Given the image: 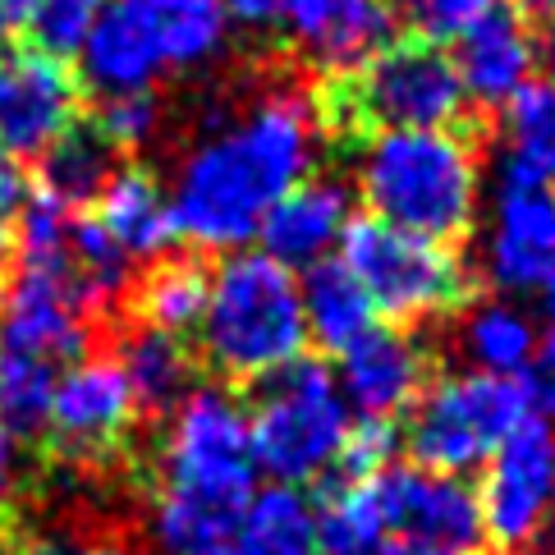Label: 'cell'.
Returning <instances> with one entry per match:
<instances>
[{
	"instance_id": "2",
	"label": "cell",
	"mask_w": 555,
	"mask_h": 555,
	"mask_svg": "<svg viewBox=\"0 0 555 555\" xmlns=\"http://www.w3.org/2000/svg\"><path fill=\"white\" fill-rule=\"evenodd\" d=\"M253 436L248 413L221 386H193L170 413L156 460L152 532L166 555H230L240 514L253 501Z\"/></svg>"
},
{
	"instance_id": "34",
	"label": "cell",
	"mask_w": 555,
	"mask_h": 555,
	"mask_svg": "<svg viewBox=\"0 0 555 555\" xmlns=\"http://www.w3.org/2000/svg\"><path fill=\"white\" fill-rule=\"evenodd\" d=\"M221 10H230L248 28H267L281 18V0H221Z\"/></svg>"
},
{
	"instance_id": "22",
	"label": "cell",
	"mask_w": 555,
	"mask_h": 555,
	"mask_svg": "<svg viewBox=\"0 0 555 555\" xmlns=\"http://www.w3.org/2000/svg\"><path fill=\"white\" fill-rule=\"evenodd\" d=\"M207 285H211V275L197 257H156L143 281L129 285L120 312L189 340L197 322H203Z\"/></svg>"
},
{
	"instance_id": "21",
	"label": "cell",
	"mask_w": 555,
	"mask_h": 555,
	"mask_svg": "<svg viewBox=\"0 0 555 555\" xmlns=\"http://www.w3.org/2000/svg\"><path fill=\"white\" fill-rule=\"evenodd\" d=\"M501 180L555 189V78H532L501 106Z\"/></svg>"
},
{
	"instance_id": "29",
	"label": "cell",
	"mask_w": 555,
	"mask_h": 555,
	"mask_svg": "<svg viewBox=\"0 0 555 555\" xmlns=\"http://www.w3.org/2000/svg\"><path fill=\"white\" fill-rule=\"evenodd\" d=\"M88 120L102 129L125 156H133V152H143L156 133H162L166 106H162V96H156L152 88H143V92H115V96H96V106L88 111Z\"/></svg>"
},
{
	"instance_id": "38",
	"label": "cell",
	"mask_w": 555,
	"mask_h": 555,
	"mask_svg": "<svg viewBox=\"0 0 555 555\" xmlns=\"http://www.w3.org/2000/svg\"><path fill=\"white\" fill-rule=\"evenodd\" d=\"M10 257H14V230H10V216L0 211V275L10 271Z\"/></svg>"
},
{
	"instance_id": "43",
	"label": "cell",
	"mask_w": 555,
	"mask_h": 555,
	"mask_svg": "<svg viewBox=\"0 0 555 555\" xmlns=\"http://www.w3.org/2000/svg\"><path fill=\"white\" fill-rule=\"evenodd\" d=\"M495 555H509V551H495Z\"/></svg>"
},
{
	"instance_id": "4",
	"label": "cell",
	"mask_w": 555,
	"mask_h": 555,
	"mask_svg": "<svg viewBox=\"0 0 555 555\" xmlns=\"http://www.w3.org/2000/svg\"><path fill=\"white\" fill-rule=\"evenodd\" d=\"M317 125L331 138L363 143L372 133L464 129L468 92L441 42L395 37L345 74H322L312 88Z\"/></svg>"
},
{
	"instance_id": "28",
	"label": "cell",
	"mask_w": 555,
	"mask_h": 555,
	"mask_svg": "<svg viewBox=\"0 0 555 555\" xmlns=\"http://www.w3.org/2000/svg\"><path fill=\"white\" fill-rule=\"evenodd\" d=\"M106 10V0H37V10L28 18V28L18 33L14 47L42 51L51 61H74L83 51L88 33L96 24V14Z\"/></svg>"
},
{
	"instance_id": "37",
	"label": "cell",
	"mask_w": 555,
	"mask_h": 555,
	"mask_svg": "<svg viewBox=\"0 0 555 555\" xmlns=\"http://www.w3.org/2000/svg\"><path fill=\"white\" fill-rule=\"evenodd\" d=\"M65 555H138L133 546H125V542H88V546H69Z\"/></svg>"
},
{
	"instance_id": "3",
	"label": "cell",
	"mask_w": 555,
	"mask_h": 555,
	"mask_svg": "<svg viewBox=\"0 0 555 555\" xmlns=\"http://www.w3.org/2000/svg\"><path fill=\"white\" fill-rule=\"evenodd\" d=\"M359 193L376 221L450 244L482 207V156L468 129H404L359 143Z\"/></svg>"
},
{
	"instance_id": "13",
	"label": "cell",
	"mask_w": 555,
	"mask_h": 555,
	"mask_svg": "<svg viewBox=\"0 0 555 555\" xmlns=\"http://www.w3.org/2000/svg\"><path fill=\"white\" fill-rule=\"evenodd\" d=\"M487 281L505 294H532L551 281L555 271V193L532 184L495 189L487 248H482Z\"/></svg>"
},
{
	"instance_id": "27",
	"label": "cell",
	"mask_w": 555,
	"mask_h": 555,
	"mask_svg": "<svg viewBox=\"0 0 555 555\" xmlns=\"http://www.w3.org/2000/svg\"><path fill=\"white\" fill-rule=\"evenodd\" d=\"M147 14L166 55V69L203 65L225 42L221 0H147Z\"/></svg>"
},
{
	"instance_id": "11",
	"label": "cell",
	"mask_w": 555,
	"mask_h": 555,
	"mask_svg": "<svg viewBox=\"0 0 555 555\" xmlns=\"http://www.w3.org/2000/svg\"><path fill=\"white\" fill-rule=\"evenodd\" d=\"M83 115V78L28 47H0V143L37 162Z\"/></svg>"
},
{
	"instance_id": "16",
	"label": "cell",
	"mask_w": 555,
	"mask_h": 555,
	"mask_svg": "<svg viewBox=\"0 0 555 555\" xmlns=\"http://www.w3.org/2000/svg\"><path fill=\"white\" fill-rule=\"evenodd\" d=\"M431 359L423 340L400 326H372L340 353V395L363 418H395L418 404Z\"/></svg>"
},
{
	"instance_id": "7",
	"label": "cell",
	"mask_w": 555,
	"mask_h": 555,
	"mask_svg": "<svg viewBox=\"0 0 555 555\" xmlns=\"http://www.w3.org/2000/svg\"><path fill=\"white\" fill-rule=\"evenodd\" d=\"M143 418L133 409V395L125 372L115 367L111 353H92L78 359L61 386L51 395L47 431H42V454L55 473L65 478H115V473L143 468L138 460V436Z\"/></svg>"
},
{
	"instance_id": "19",
	"label": "cell",
	"mask_w": 555,
	"mask_h": 555,
	"mask_svg": "<svg viewBox=\"0 0 555 555\" xmlns=\"http://www.w3.org/2000/svg\"><path fill=\"white\" fill-rule=\"evenodd\" d=\"M88 216L125 248L129 262H156L180 240L166 189L156 184V175L147 166H133V162L106 184V193L88 207Z\"/></svg>"
},
{
	"instance_id": "6",
	"label": "cell",
	"mask_w": 555,
	"mask_h": 555,
	"mask_svg": "<svg viewBox=\"0 0 555 555\" xmlns=\"http://www.w3.org/2000/svg\"><path fill=\"white\" fill-rule=\"evenodd\" d=\"M248 436L257 468L271 473L281 487H304L340 464L349 404L326 367L294 359L289 367L257 382Z\"/></svg>"
},
{
	"instance_id": "20",
	"label": "cell",
	"mask_w": 555,
	"mask_h": 555,
	"mask_svg": "<svg viewBox=\"0 0 555 555\" xmlns=\"http://www.w3.org/2000/svg\"><path fill=\"white\" fill-rule=\"evenodd\" d=\"M37 189L47 197H55L61 207L69 211H88L96 197L106 193V184L129 166V156L111 143V138L96 129L88 115H78V120L55 138V143L37 156Z\"/></svg>"
},
{
	"instance_id": "39",
	"label": "cell",
	"mask_w": 555,
	"mask_h": 555,
	"mask_svg": "<svg viewBox=\"0 0 555 555\" xmlns=\"http://www.w3.org/2000/svg\"><path fill=\"white\" fill-rule=\"evenodd\" d=\"M386 555H450V551H436V546H418V542H390Z\"/></svg>"
},
{
	"instance_id": "1",
	"label": "cell",
	"mask_w": 555,
	"mask_h": 555,
	"mask_svg": "<svg viewBox=\"0 0 555 555\" xmlns=\"http://www.w3.org/2000/svg\"><path fill=\"white\" fill-rule=\"evenodd\" d=\"M312 92L294 83L262 88L230 125L197 143L170 193L175 230L207 253H230L257 240L267 211L308 180L317 156Z\"/></svg>"
},
{
	"instance_id": "8",
	"label": "cell",
	"mask_w": 555,
	"mask_h": 555,
	"mask_svg": "<svg viewBox=\"0 0 555 555\" xmlns=\"http://www.w3.org/2000/svg\"><path fill=\"white\" fill-rule=\"evenodd\" d=\"M340 248V262L363 285L372 312H386L395 322H431L464 308L473 294V271L450 244L395 230L376 216L349 221Z\"/></svg>"
},
{
	"instance_id": "35",
	"label": "cell",
	"mask_w": 555,
	"mask_h": 555,
	"mask_svg": "<svg viewBox=\"0 0 555 555\" xmlns=\"http://www.w3.org/2000/svg\"><path fill=\"white\" fill-rule=\"evenodd\" d=\"M37 10V0H0V37L18 42V33L28 28V18Z\"/></svg>"
},
{
	"instance_id": "42",
	"label": "cell",
	"mask_w": 555,
	"mask_h": 555,
	"mask_svg": "<svg viewBox=\"0 0 555 555\" xmlns=\"http://www.w3.org/2000/svg\"><path fill=\"white\" fill-rule=\"evenodd\" d=\"M546 555H555V542H551V551H546Z\"/></svg>"
},
{
	"instance_id": "41",
	"label": "cell",
	"mask_w": 555,
	"mask_h": 555,
	"mask_svg": "<svg viewBox=\"0 0 555 555\" xmlns=\"http://www.w3.org/2000/svg\"><path fill=\"white\" fill-rule=\"evenodd\" d=\"M0 555H24V542H18V538H14V542H5V546H0Z\"/></svg>"
},
{
	"instance_id": "18",
	"label": "cell",
	"mask_w": 555,
	"mask_h": 555,
	"mask_svg": "<svg viewBox=\"0 0 555 555\" xmlns=\"http://www.w3.org/2000/svg\"><path fill=\"white\" fill-rule=\"evenodd\" d=\"M349 189L340 180H304L294 184L262 221V253L275 257L285 271L317 267L349 230Z\"/></svg>"
},
{
	"instance_id": "36",
	"label": "cell",
	"mask_w": 555,
	"mask_h": 555,
	"mask_svg": "<svg viewBox=\"0 0 555 555\" xmlns=\"http://www.w3.org/2000/svg\"><path fill=\"white\" fill-rule=\"evenodd\" d=\"M505 5L519 10L528 24H555V0H505Z\"/></svg>"
},
{
	"instance_id": "15",
	"label": "cell",
	"mask_w": 555,
	"mask_h": 555,
	"mask_svg": "<svg viewBox=\"0 0 555 555\" xmlns=\"http://www.w3.org/2000/svg\"><path fill=\"white\" fill-rule=\"evenodd\" d=\"M102 340H106V353L115 359V367L125 372L143 427L166 423L193 395L197 353L189 349V340H180V335L156 331L147 322H138V317L115 312L102 322Z\"/></svg>"
},
{
	"instance_id": "30",
	"label": "cell",
	"mask_w": 555,
	"mask_h": 555,
	"mask_svg": "<svg viewBox=\"0 0 555 555\" xmlns=\"http://www.w3.org/2000/svg\"><path fill=\"white\" fill-rule=\"evenodd\" d=\"M495 5V0H390V10L400 24H409V37H423V42H454L468 24Z\"/></svg>"
},
{
	"instance_id": "26",
	"label": "cell",
	"mask_w": 555,
	"mask_h": 555,
	"mask_svg": "<svg viewBox=\"0 0 555 555\" xmlns=\"http://www.w3.org/2000/svg\"><path fill=\"white\" fill-rule=\"evenodd\" d=\"M390 528L376 482H345L317 514V555H386Z\"/></svg>"
},
{
	"instance_id": "14",
	"label": "cell",
	"mask_w": 555,
	"mask_h": 555,
	"mask_svg": "<svg viewBox=\"0 0 555 555\" xmlns=\"http://www.w3.org/2000/svg\"><path fill=\"white\" fill-rule=\"evenodd\" d=\"M281 33L317 74H345L395 42L390 0H281Z\"/></svg>"
},
{
	"instance_id": "17",
	"label": "cell",
	"mask_w": 555,
	"mask_h": 555,
	"mask_svg": "<svg viewBox=\"0 0 555 555\" xmlns=\"http://www.w3.org/2000/svg\"><path fill=\"white\" fill-rule=\"evenodd\" d=\"M454 69H460V83L468 92V102H478L487 111L505 106L524 83H532V69H538V37H532L528 18L495 0V5L468 24L454 37Z\"/></svg>"
},
{
	"instance_id": "40",
	"label": "cell",
	"mask_w": 555,
	"mask_h": 555,
	"mask_svg": "<svg viewBox=\"0 0 555 555\" xmlns=\"http://www.w3.org/2000/svg\"><path fill=\"white\" fill-rule=\"evenodd\" d=\"M542 308H546V317L555 322V271H551V281L542 285Z\"/></svg>"
},
{
	"instance_id": "32",
	"label": "cell",
	"mask_w": 555,
	"mask_h": 555,
	"mask_svg": "<svg viewBox=\"0 0 555 555\" xmlns=\"http://www.w3.org/2000/svg\"><path fill=\"white\" fill-rule=\"evenodd\" d=\"M14 509H18V441L0 427V546L18 538Z\"/></svg>"
},
{
	"instance_id": "9",
	"label": "cell",
	"mask_w": 555,
	"mask_h": 555,
	"mask_svg": "<svg viewBox=\"0 0 555 555\" xmlns=\"http://www.w3.org/2000/svg\"><path fill=\"white\" fill-rule=\"evenodd\" d=\"M532 418V400L524 376L491 372H446L431 382L409 418V450L423 468L436 473H473L482 468L505 436Z\"/></svg>"
},
{
	"instance_id": "24",
	"label": "cell",
	"mask_w": 555,
	"mask_h": 555,
	"mask_svg": "<svg viewBox=\"0 0 555 555\" xmlns=\"http://www.w3.org/2000/svg\"><path fill=\"white\" fill-rule=\"evenodd\" d=\"M304 299V326L317 345H326L335 353H345L359 335L372 331V304L363 285L349 275V267L340 257H326V262L308 267V281L299 285Z\"/></svg>"
},
{
	"instance_id": "25",
	"label": "cell",
	"mask_w": 555,
	"mask_h": 555,
	"mask_svg": "<svg viewBox=\"0 0 555 555\" xmlns=\"http://www.w3.org/2000/svg\"><path fill=\"white\" fill-rule=\"evenodd\" d=\"M538 326L532 317L514 304H478L464 317L460 345L473 372H491V376H524L532 353H538Z\"/></svg>"
},
{
	"instance_id": "12",
	"label": "cell",
	"mask_w": 555,
	"mask_h": 555,
	"mask_svg": "<svg viewBox=\"0 0 555 555\" xmlns=\"http://www.w3.org/2000/svg\"><path fill=\"white\" fill-rule=\"evenodd\" d=\"M372 482L376 495H382L386 528L395 542H418L464 555L487 538L478 491L464 478H454V473H436L418 464V468H386Z\"/></svg>"
},
{
	"instance_id": "5",
	"label": "cell",
	"mask_w": 555,
	"mask_h": 555,
	"mask_svg": "<svg viewBox=\"0 0 555 555\" xmlns=\"http://www.w3.org/2000/svg\"><path fill=\"white\" fill-rule=\"evenodd\" d=\"M197 359L230 382L262 376L304 359V299L299 281L267 253H230L211 271L207 308L197 322Z\"/></svg>"
},
{
	"instance_id": "31",
	"label": "cell",
	"mask_w": 555,
	"mask_h": 555,
	"mask_svg": "<svg viewBox=\"0 0 555 555\" xmlns=\"http://www.w3.org/2000/svg\"><path fill=\"white\" fill-rule=\"evenodd\" d=\"M395 450H400V431H395L390 418H359V423H349L340 464L349 473V482H367V478H382L386 468H395Z\"/></svg>"
},
{
	"instance_id": "33",
	"label": "cell",
	"mask_w": 555,
	"mask_h": 555,
	"mask_svg": "<svg viewBox=\"0 0 555 555\" xmlns=\"http://www.w3.org/2000/svg\"><path fill=\"white\" fill-rule=\"evenodd\" d=\"M524 386L532 409H542V418H555V331L538 340V353H532V363L524 372Z\"/></svg>"
},
{
	"instance_id": "23",
	"label": "cell",
	"mask_w": 555,
	"mask_h": 555,
	"mask_svg": "<svg viewBox=\"0 0 555 555\" xmlns=\"http://www.w3.org/2000/svg\"><path fill=\"white\" fill-rule=\"evenodd\" d=\"M230 555H317V509L299 487L253 491L240 514Z\"/></svg>"
},
{
	"instance_id": "10",
	"label": "cell",
	"mask_w": 555,
	"mask_h": 555,
	"mask_svg": "<svg viewBox=\"0 0 555 555\" xmlns=\"http://www.w3.org/2000/svg\"><path fill=\"white\" fill-rule=\"evenodd\" d=\"M482 532L501 551H524L555 519V423L532 413L482 464Z\"/></svg>"
}]
</instances>
